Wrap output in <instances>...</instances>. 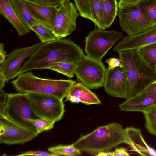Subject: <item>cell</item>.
<instances>
[{"label": "cell", "mask_w": 156, "mask_h": 156, "mask_svg": "<svg viewBox=\"0 0 156 156\" xmlns=\"http://www.w3.org/2000/svg\"><path fill=\"white\" fill-rule=\"evenodd\" d=\"M84 55L81 47L69 39H57L41 42L32 55L21 66L14 78L30 70L46 69L58 62H76Z\"/></svg>", "instance_id": "6da1fadb"}, {"label": "cell", "mask_w": 156, "mask_h": 156, "mask_svg": "<svg viewBox=\"0 0 156 156\" xmlns=\"http://www.w3.org/2000/svg\"><path fill=\"white\" fill-rule=\"evenodd\" d=\"M117 52L127 77L128 99L141 93L156 80L155 69L147 63L137 49Z\"/></svg>", "instance_id": "7a4b0ae2"}, {"label": "cell", "mask_w": 156, "mask_h": 156, "mask_svg": "<svg viewBox=\"0 0 156 156\" xmlns=\"http://www.w3.org/2000/svg\"><path fill=\"white\" fill-rule=\"evenodd\" d=\"M122 143L130 145L125 129L120 124L113 123L81 136L73 144L81 151L95 156L99 153L109 151Z\"/></svg>", "instance_id": "3957f363"}, {"label": "cell", "mask_w": 156, "mask_h": 156, "mask_svg": "<svg viewBox=\"0 0 156 156\" xmlns=\"http://www.w3.org/2000/svg\"><path fill=\"white\" fill-rule=\"evenodd\" d=\"M11 83L18 92L50 95L62 100L71 87L76 83V81L41 78L30 71H27L18 76Z\"/></svg>", "instance_id": "277c9868"}, {"label": "cell", "mask_w": 156, "mask_h": 156, "mask_svg": "<svg viewBox=\"0 0 156 156\" xmlns=\"http://www.w3.org/2000/svg\"><path fill=\"white\" fill-rule=\"evenodd\" d=\"M25 94L32 111L38 118L55 122L62 119L65 111L62 100L50 95Z\"/></svg>", "instance_id": "5b68a950"}, {"label": "cell", "mask_w": 156, "mask_h": 156, "mask_svg": "<svg viewBox=\"0 0 156 156\" xmlns=\"http://www.w3.org/2000/svg\"><path fill=\"white\" fill-rule=\"evenodd\" d=\"M2 117L38 133L35 126L28 121L39 118L32 111L25 94L19 92L8 94L5 116Z\"/></svg>", "instance_id": "8992f818"}, {"label": "cell", "mask_w": 156, "mask_h": 156, "mask_svg": "<svg viewBox=\"0 0 156 156\" xmlns=\"http://www.w3.org/2000/svg\"><path fill=\"white\" fill-rule=\"evenodd\" d=\"M75 74L81 83L90 89L103 87L106 68L101 61L84 55L76 62Z\"/></svg>", "instance_id": "52a82bcc"}, {"label": "cell", "mask_w": 156, "mask_h": 156, "mask_svg": "<svg viewBox=\"0 0 156 156\" xmlns=\"http://www.w3.org/2000/svg\"><path fill=\"white\" fill-rule=\"evenodd\" d=\"M123 37L119 31L96 28L85 37V52L89 57L101 61L113 44Z\"/></svg>", "instance_id": "ba28073f"}, {"label": "cell", "mask_w": 156, "mask_h": 156, "mask_svg": "<svg viewBox=\"0 0 156 156\" xmlns=\"http://www.w3.org/2000/svg\"><path fill=\"white\" fill-rule=\"evenodd\" d=\"M117 15L122 30L129 36L136 34L154 25L139 5L132 7H118Z\"/></svg>", "instance_id": "9c48e42d"}, {"label": "cell", "mask_w": 156, "mask_h": 156, "mask_svg": "<svg viewBox=\"0 0 156 156\" xmlns=\"http://www.w3.org/2000/svg\"><path fill=\"white\" fill-rule=\"evenodd\" d=\"M52 31L57 39L70 35L76 29V21L79 14L74 4L69 0L57 7Z\"/></svg>", "instance_id": "30bf717a"}, {"label": "cell", "mask_w": 156, "mask_h": 156, "mask_svg": "<svg viewBox=\"0 0 156 156\" xmlns=\"http://www.w3.org/2000/svg\"><path fill=\"white\" fill-rule=\"evenodd\" d=\"M38 134L22 127L5 117H0V143L23 144L37 137Z\"/></svg>", "instance_id": "8fae6325"}, {"label": "cell", "mask_w": 156, "mask_h": 156, "mask_svg": "<svg viewBox=\"0 0 156 156\" xmlns=\"http://www.w3.org/2000/svg\"><path fill=\"white\" fill-rule=\"evenodd\" d=\"M41 43L16 49L8 55L5 61L0 65V71L4 75L6 82L14 78L23 62L32 55Z\"/></svg>", "instance_id": "7c38bea8"}, {"label": "cell", "mask_w": 156, "mask_h": 156, "mask_svg": "<svg viewBox=\"0 0 156 156\" xmlns=\"http://www.w3.org/2000/svg\"><path fill=\"white\" fill-rule=\"evenodd\" d=\"M106 74L103 86L105 92L115 98L128 99V83L125 71L119 67L108 70Z\"/></svg>", "instance_id": "4fadbf2b"}, {"label": "cell", "mask_w": 156, "mask_h": 156, "mask_svg": "<svg viewBox=\"0 0 156 156\" xmlns=\"http://www.w3.org/2000/svg\"><path fill=\"white\" fill-rule=\"evenodd\" d=\"M156 42V24L136 34L124 37L114 47V51L137 49L145 46Z\"/></svg>", "instance_id": "5bb4252c"}, {"label": "cell", "mask_w": 156, "mask_h": 156, "mask_svg": "<svg viewBox=\"0 0 156 156\" xmlns=\"http://www.w3.org/2000/svg\"><path fill=\"white\" fill-rule=\"evenodd\" d=\"M23 1L36 20L52 31L57 7L41 5L27 0Z\"/></svg>", "instance_id": "9a60e30c"}, {"label": "cell", "mask_w": 156, "mask_h": 156, "mask_svg": "<svg viewBox=\"0 0 156 156\" xmlns=\"http://www.w3.org/2000/svg\"><path fill=\"white\" fill-rule=\"evenodd\" d=\"M65 101L72 103H81L86 105L99 104L100 101L96 95L81 83L74 84L68 93Z\"/></svg>", "instance_id": "2e32d148"}, {"label": "cell", "mask_w": 156, "mask_h": 156, "mask_svg": "<svg viewBox=\"0 0 156 156\" xmlns=\"http://www.w3.org/2000/svg\"><path fill=\"white\" fill-rule=\"evenodd\" d=\"M125 130L132 151L142 156H156V150L147 144L143 138L140 129L129 127L126 128Z\"/></svg>", "instance_id": "e0dca14e"}, {"label": "cell", "mask_w": 156, "mask_h": 156, "mask_svg": "<svg viewBox=\"0 0 156 156\" xmlns=\"http://www.w3.org/2000/svg\"><path fill=\"white\" fill-rule=\"evenodd\" d=\"M156 105V97H151L140 93L127 99L119 107L122 111L143 112Z\"/></svg>", "instance_id": "ac0fdd59"}, {"label": "cell", "mask_w": 156, "mask_h": 156, "mask_svg": "<svg viewBox=\"0 0 156 156\" xmlns=\"http://www.w3.org/2000/svg\"><path fill=\"white\" fill-rule=\"evenodd\" d=\"M0 14L13 25L19 36L25 35L30 32L18 18L10 0H0Z\"/></svg>", "instance_id": "d6986e66"}, {"label": "cell", "mask_w": 156, "mask_h": 156, "mask_svg": "<svg viewBox=\"0 0 156 156\" xmlns=\"http://www.w3.org/2000/svg\"><path fill=\"white\" fill-rule=\"evenodd\" d=\"M10 0L18 18L29 30L32 26L39 24L32 16L23 0Z\"/></svg>", "instance_id": "ffe728a7"}, {"label": "cell", "mask_w": 156, "mask_h": 156, "mask_svg": "<svg viewBox=\"0 0 156 156\" xmlns=\"http://www.w3.org/2000/svg\"><path fill=\"white\" fill-rule=\"evenodd\" d=\"M102 5L106 25L108 28L114 22L118 9L117 0H100Z\"/></svg>", "instance_id": "44dd1931"}, {"label": "cell", "mask_w": 156, "mask_h": 156, "mask_svg": "<svg viewBox=\"0 0 156 156\" xmlns=\"http://www.w3.org/2000/svg\"><path fill=\"white\" fill-rule=\"evenodd\" d=\"M94 23L98 28H107L102 3L100 0H90Z\"/></svg>", "instance_id": "7402d4cb"}, {"label": "cell", "mask_w": 156, "mask_h": 156, "mask_svg": "<svg viewBox=\"0 0 156 156\" xmlns=\"http://www.w3.org/2000/svg\"><path fill=\"white\" fill-rule=\"evenodd\" d=\"M76 66V62H61L54 63L46 69L55 71L70 79L75 74Z\"/></svg>", "instance_id": "603a6c76"}, {"label": "cell", "mask_w": 156, "mask_h": 156, "mask_svg": "<svg viewBox=\"0 0 156 156\" xmlns=\"http://www.w3.org/2000/svg\"><path fill=\"white\" fill-rule=\"evenodd\" d=\"M137 50L147 63L155 68L156 66V42L145 46Z\"/></svg>", "instance_id": "cb8c5ba5"}, {"label": "cell", "mask_w": 156, "mask_h": 156, "mask_svg": "<svg viewBox=\"0 0 156 156\" xmlns=\"http://www.w3.org/2000/svg\"><path fill=\"white\" fill-rule=\"evenodd\" d=\"M48 150L56 156H73L81 154V151L75 147L73 144L68 145H59L50 147Z\"/></svg>", "instance_id": "d4e9b609"}, {"label": "cell", "mask_w": 156, "mask_h": 156, "mask_svg": "<svg viewBox=\"0 0 156 156\" xmlns=\"http://www.w3.org/2000/svg\"><path fill=\"white\" fill-rule=\"evenodd\" d=\"M30 30L33 31L42 43L46 42L57 39L53 31L41 24L32 26Z\"/></svg>", "instance_id": "484cf974"}, {"label": "cell", "mask_w": 156, "mask_h": 156, "mask_svg": "<svg viewBox=\"0 0 156 156\" xmlns=\"http://www.w3.org/2000/svg\"><path fill=\"white\" fill-rule=\"evenodd\" d=\"M151 22L156 24V0H142L138 4Z\"/></svg>", "instance_id": "4316f807"}, {"label": "cell", "mask_w": 156, "mask_h": 156, "mask_svg": "<svg viewBox=\"0 0 156 156\" xmlns=\"http://www.w3.org/2000/svg\"><path fill=\"white\" fill-rule=\"evenodd\" d=\"M143 113L145 120V127L150 133L156 136V105Z\"/></svg>", "instance_id": "83f0119b"}, {"label": "cell", "mask_w": 156, "mask_h": 156, "mask_svg": "<svg viewBox=\"0 0 156 156\" xmlns=\"http://www.w3.org/2000/svg\"><path fill=\"white\" fill-rule=\"evenodd\" d=\"M76 7L80 15L83 18L88 19L93 22L90 5V0H74Z\"/></svg>", "instance_id": "f1b7e54d"}, {"label": "cell", "mask_w": 156, "mask_h": 156, "mask_svg": "<svg viewBox=\"0 0 156 156\" xmlns=\"http://www.w3.org/2000/svg\"><path fill=\"white\" fill-rule=\"evenodd\" d=\"M28 121L35 126L39 134L44 131L51 129L55 123L52 121L39 118L29 119Z\"/></svg>", "instance_id": "f546056e"}, {"label": "cell", "mask_w": 156, "mask_h": 156, "mask_svg": "<svg viewBox=\"0 0 156 156\" xmlns=\"http://www.w3.org/2000/svg\"><path fill=\"white\" fill-rule=\"evenodd\" d=\"M39 4L58 7L67 0H27Z\"/></svg>", "instance_id": "4dcf8cb0"}, {"label": "cell", "mask_w": 156, "mask_h": 156, "mask_svg": "<svg viewBox=\"0 0 156 156\" xmlns=\"http://www.w3.org/2000/svg\"><path fill=\"white\" fill-rule=\"evenodd\" d=\"M129 155L127 151L126 148L120 147L116 149L113 151H110L105 152H101L98 153L95 156H128Z\"/></svg>", "instance_id": "1f68e13d"}, {"label": "cell", "mask_w": 156, "mask_h": 156, "mask_svg": "<svg viewBox=\"0 0 156 156\" xmlns=\"http://www.w3.org/2000/svg\"><path fill=\"white\" fill-rule=\"evenodd\" d=\"M8 94L0 89V117L5 116Z\"/></svg>", "instance_id": "d6a6232c"}, {"label": "cell", "mask_w": 156, "mask_h": 156, "mask_svg": "<svg viewBox=\"0 0 156 156\" xmlns=\"http://www.w3.org/2000/svg\"><path fill=\"white\" fill-rule=\"evenodd\" d=\"M106 62L108 64V69L111 70L115 68L119 67L123 68V65L119 58H111L107 59Z\"/></svg>", "instance_id": "836d02e7"}, {"label": "cell", "mask_w": 156, "mask_h": 156, "mask_svg": "<svg viewBox=\"0 0 156 156\" xmlns=\"http://www.w3.org/2000/svg\"><path fill=\"white\" fill-rule=\"evenodd\" d=\"M18 156H56L52 153L41 151H28L22 153Z\"/></svg>", "instance_id": "e575fe53"}, {"label": "cell", "mask_w": 156, "mask_h": 156, "mask_svg": "<svg viewBox=\"0 0 156 156\" xmlns=\"http://www.w3.org/2000/svg\"><path fill=\"white\" fill-rule=\"evenodd\" d=\"M142 0H119L118 3L119 7H132L138 5Z\"/></svg>", "instance_id": "d590c367"}, {"label": "cell", "mask_w": 156, "mask_h": 156, "mask_svg": "<svg viewBox=\"0 0 156 156\" xmlns=\"http://www.w3.org/2000/svg\"><path fill=\"white\" fill-rule=\"evenodd\" d=\"M140 93L151 97H156V83L152 84Z\"/></svg>", "instance_id": "8d00e7d4"}, {"label": "cell", "mask_w": 156, "mask_h": 156, "mask_svg": "<svg viewBox=\"0 0 156 156\" xmlns=\"http://www.w3.org/2000/svg\"><path fill=\"white\" fill-rule=\"evenodd\" d=\"M7 55L6 52L4 50L3 43L0 44V65L2 64L5 60Z\"/></svg>", "instance_id": "74e56055"}, {"label": "cell", "mask_w": 156, "mask_h": 156, "mask_svg": "<svg viewBox=\"0 0 156 156\" xmlns=\"http://www.w3.org/2000/svg\"><path fill=\"white\" fill-rule=\"evenodd\" d=\"M6 82L5 77L3 73L0 71V89H3Z\"/></svg>", "instance_id": "f35d334b"}, {"label": "cell", "mask_w": 156, "mask_h": 156, "mask_svg": "<svg viewBox=\"0 0 156 156\" xmlns=\"http://www.w3.org/2000/svg\"><path fill=\"white\" fill-rule=\"evenodd\" d=\"M156 83V80L154 82H153L152 83Z\"/></svg>", "instance_id": "ab89813d"}, {"label": "cell", "mask_w": 156, "mask_h": 156, "mask_svg": "<svg viewBox=\"0 0 156 156\" xmlns=\"http://www.w3.org/2000/svg\"><path fill=\"white\" fill-rule=\"evenodd\" d=\"M155 70H156V66L155 67Z\"/></svg>", "instance_id": "60d3db41"}]
</instances>
